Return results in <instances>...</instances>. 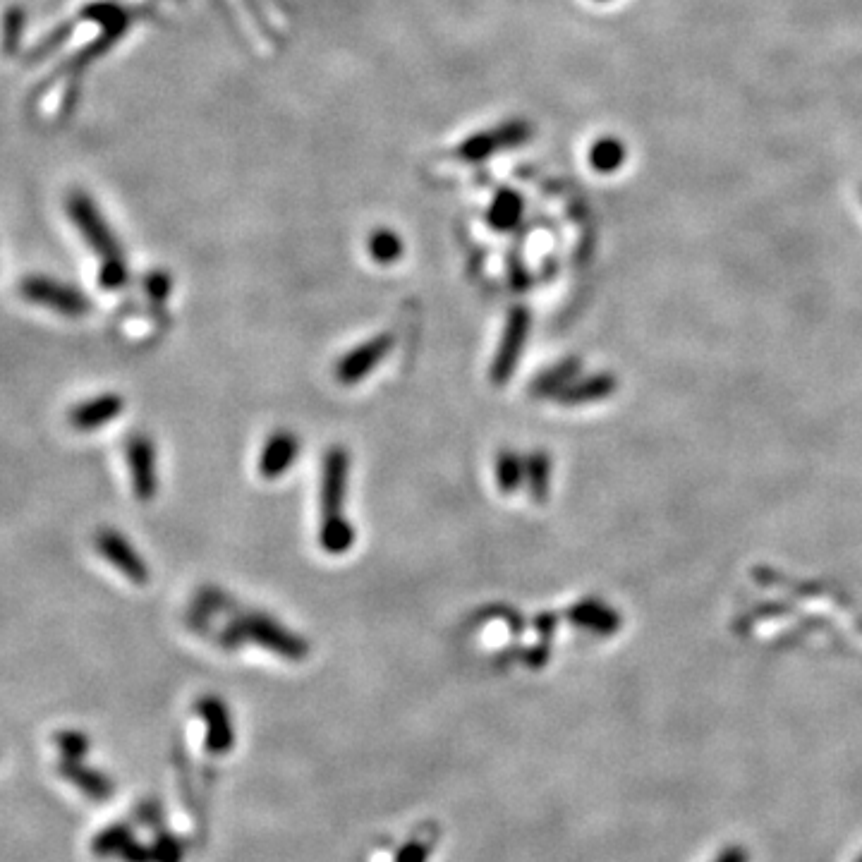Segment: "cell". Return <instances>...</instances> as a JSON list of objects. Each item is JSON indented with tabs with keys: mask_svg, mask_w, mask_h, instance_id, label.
I'll return each instance as SVG.
<instances>
[{
	"mask_svg": "<svg viewBox=\"0 0 862 862\" xmlns=\"http://www.w3.org/2000/svg\"><path fill=\"white\" fill-rule=\"evenodd\" d=\"M24 27H27V12L17 5L5 10L3 27H0V48H3L5 56H15L20 51Z\"/></svg>",
	"mask_w": 862,
	"mask_h": 862,
	"instance_id": "7402d4cb",
	"label": "cell"
},
{
	"mask_svg": "<svg viewBox=\"0 0 862 862\" xmlns=\"http://www.w3.org/2000/svg\"><path fill=\"white\" fill-rule=\"evenodd\" d=\"M613 388V381L609 376H590V379H582L575 381V384H568L563 388L561 393H558V400L566 405H575V403H587V400H597L604 398L606 393H609Z\"/></svg>",
	"mask_w": 862,
	"mask_h": 862,
	"instance_id": "e0dca14e",
	"label": "cell"
},
{
	"mask_svg": "<svg viewBox=\"0 0 862 862\" xmlns=\"http://www.w3.org/2000/svg\"><path fill=\"white\" fill-rule=\"evenodd\" d=\"M94 544L103 561H108L115 570H120L127 580L135 582V585H147V561H144L142 554L135 549V544H132L123 532L113 530V527H103V530L96 532Z\"/></svg>",
	"mask_w": 862,
	"mask_h": 862,
	"instance_id": "52a82bcc",
	"label": "cell"
},
{
	"mask_svg": "<svg viewBox=\"0 0 862 862\" xmlns=\"http://www.w3.org/2000/svg\"><path fill=\"white\" fill-rule=\"evenodd\" d=\"M72 32H75V22H63L58 24V27H53L51 32H48L44 39L39 41V44L29 48V53L24 56V63L34 65L39 63V60H46L51 53H56L58 48H63L68 44V39H72Z\"/></svg>",
	"mask_w": 862,
	"mask_h": 862,
	"instance_id": "603a6c76",
	"label": "cell"
},
{
	"mask_svg": "<svg viewBox=\"0 0 862 862\" xmlns=\"http://www.w3.org/2000/svg\"><path fill=\"white\" fill-rule=\"evenodd\" d=\"M716 862H748V853H745L743 848L731 846V848H726V851L721 853L719 858H716Z\"/></svg>",
	"mask_w": 862,
	"mask_h": 862,
	"instance_id": "4dcf8cb0",
	"label": "cell"
},
{
	"mask_svg": "<svg viewBox=\"0 0 862 862\" xmlns=\"http://www.w3.org/2000/svg\"><path fill=\"white\" fill-rule=\"evenodd\" d=\"M551 460L544 451H534L525 458V484L534 501H544L549 494Z\"/></svg>",
	"mask_w": 862,
	"mask_h": 862,
	"instance_id": "2e32d148",
	"label": "cell"
},
{
	"mask_svg": "<svg viewBox=\"0 0 862 862\" xmlns=\"http://www.w3.org/2000/svg\"><path fill=\"white\" fill-rule=\"evenodd\" d=\"M53 743L63 755V760H84L89 752V738L82 731H58L53 736Z\"/></svg>",
	"mask_w": 862,
	"mask_h": 862,
	"instance_id": "484cf974",
	"label": "cell"
},
{
	"mask_svg": "<svg viewBox=\"0 0 862 862\" xmlns=\"http://www.w3.org/2000/svg\"><path fill=\"white\" fill-rule=\"evenodd\" d=\"M530 312H527L525 307H515L511 309V314H508L506 321V329H503L499 350H496L494 362H491V384L494 386H503L508 379L515 374V369H518V362L522 357V350H525L527 343V333H530Z\"/></svg>",
	"mask_w": 862,
	"mask_h": 862,
	"instance_id": "5b68a950",
	"label": "cell"
},
{
	"mask_svg": "<svg viewBox=\"0 0 862 862\" xmlns=\"http://www.w3.org/2000/svg\"><path fill=\"white\" fill-rule=\"evenodd\" d=\"M132 829L127 827V824H111V827H106L99 834L94 836V841H91V853L99 855V858H108V855L115 853H123L127 843H132Z\"/></svg>",
	"mask_w": 862,
	"mask_h": 862,
	"instance_id": "44dd1931",
	"label": "cell"
},
{
	"mask_svg": "<svg viewBox=\"0 0 862 862\" xmlns=\"http://www.w3.org/2000/svg\"><path fill=\"white\" fill-rule=\"evenodd\" d=\"M580 362L578 360H566L561 364H556V367L546 369L544 374H539L537 379L532 381L530 391L534 396H556V393H561L563 388H566L570 381L575 379V374H578Z\"/></svg>",
	"mask_w": 862,
	"mask_h": 862,
	"instance_id": "9a60e30c",
	"label": "cell"
},
{
	"mask_svg": "<svg viewBox=\"0 0 862 862\" xmlns=\"http://www.w3.org/2000/svg\"><path fill=\"white\" fill-rule=\"evenodd\" d=\"M20 293L27 302H32L36 307L51 309V312L60 314V317L77 319L91 312L89 297L84 295L80 288H75V285L65 281H58V278L53 276L34 273V276L22 278Z\"/></svg>",
	"mask_w": 862,
	"mask_h": 862,
	"instance_id": "7a4b0ae2",
	"label": "cell"
},
{
	"mask_svg": "<svg viewBox=\"0 0 862 862\" xmlns=\"http://www.w3.org/2000/svg\"><path fill=\"white\" fill-rule=\"evenodd\" d=\"M58 772L91 800H108L113 795V781L99 769L82 764V760H63L58 764Z\"/></svg>",
	"mask_w": 862,
	"mask_h": 862,
	"instance_id": "4fadbf2b",
	"label": "cell"
},
{
	"mask_svg": "<svg viewBox=\"0 0 862 862\" xmlns=\"http://www.w3.org/2000/svg\"><path fill=\"white\" fill-rule=\"evenodd\" d=\"M396 345V338L391 333H379V336L369 338L367 343L357 345L348 355H343L336 364V379L345 386L357 384L364 376H369L379 367V362L388 357V352Z\"/></svg>",
	"mask_w": 862,
	"mask_h": 862,
	"instance_id": "ba28073f",
	"label": "cell"
},
{
	"mask_svg": "<svg viewBox=\"0 0 862 862\" xmlns=\"http://www.w3.org/2000/svg\"><path fill=\"white\" fill-rule=\"evenodd\" d=\"M532 130L527 123H520V120H515V123L503 125L501 130L487 132V135H477L472 139H467L463 144V156L470 161H479V159H487L494 149H506V147H515V144H522L525 139H530Z\"/></svg>",
	"mask_w": 862,
	"mask_h": 862,
	"instance_id": "7c38bea8",
	"label": "cell"
},
{
	"mask_svg": "<svg viewBox=\"0 0 862 862\" xmlns=\"http://www.w3.org/2000/svg\"><path fill=\"white\" fill-rule=\"evenodd\" d=\"M570 618L578 625H585V628L599 630V633H609V630L616 628V616H613L609 609H604L599 602L578 604L570 611Z\"/></svg>",
	"mask_w": 862,
	"mask_h": 862,
	"instance_id": "cb8c5ba5",
	"label": "cell"
},
{
	"mask_svg": "<svg viewBox=\"0 0 862 862\" xmlns=\"http://www.w3.org/2000/svg\"><path fill=\"white\" fill-rule=\"evenodd\" d=\"M858 862H862V858H860V860H858Z\"/></svg>",
	"mask_w": 862,
	"mask_h": 862,
	"instance_id": "1f68e13d",
	"label": "cell"
},
{
	"mask_svg": "<svg viewBox=\"0 0 862 862\" xmlns=\"http://www.w3.org/2000/svg\"><path fill=\"white\" fill-rule=\"evenodd\" d=\"M238 633L288 661H302L309 654V645L300 635L264 613H247L245 618H240Z\"/></svg>",
	"mask_w": 862,
	"mask_h": 862,
	"instance_id": "3957f363",
	"label": "cell"
},
{
	"mask_svg": "<svg viewBox=\"0 0 862 862\" xmlns=\"http://www.w3.org/2000/svg\"><path fill=\"white\" fill-rule=\"evenodd\" d=\"M151 851H154L156 862H180L182 860L180 841L173 839V836H168V834L159 836L154 846H151Z\"/></svg>",
	"mask_w": 862,
	"mask_h": 862,
	"instance_id": "4316f807",
	"label": "cell"
},
{
	"mask_svg": "<svg viewBox=\"0 0 862 862\" xmlns=\"http://www.w3.org/2000/svg\"><path fill=\"white\" fill-rule=\"evenodd\" d=\"M319 544L326 554L341 556L355 544V527L345 515L338 518H321L319 525Z\"/></svg>",
	"mask_w": 862,
	"mask_h": 862,
	"instance_id": "5bb4252c",
	"label": "cell"
},
{
	"mask_svg": "<svg viewBox=\"0 0 862 862\" xmlns=\"http://www.w3.org/2000/svg\"><path fill=\"white\" fill-rule=\"evenodd\" d=\"M125 410V398L120 393H101V396L87 398L77 403L68 412V422L77 431H96L106 424L118 420Z\"/></svg>",
	"mask_w": 862,
	"mask_h": 862,
	"instance_id": "9c48e42d",
	"label": "cell"
},
{
	"mask_svg": "<svg viewBox=\"0 0 862 862\" xmlns=\"http://www.w3.org/2000/svg\"><path fill=\"white\" fill-rule=\"evenodd\" d=\"M125 460L130 470L132 491L139 501L149 503L159 494V453L147 434H132L125 443Z\"/></svg>",
	"mask_w": 862,
	"mask_h": 862,
	"instance_id": "277c9868",
	"label": "cell"
},
{
	"mask_svg": "<svg viewBox=\"0 0 862 862\" xmlns=\"http://www.w3.org/2000/svg\"><path fill=\"white\" fill-rule=\"evenodd\" d=\"M197 712L206 726V750L214 752V755H223L233 748V716H230L226 702L216 695H206L197 702Z\"/></svg>",
	"mask_w": 862,
	"mask_h": 862,
	"instance_id": "30bf717a",
	"label": "cell"
},
{
	"mask_svg": "<svg viewBox=\"0 0 862 862\" xmlns=\"http://www.w3.org/2000/svg\"><path fill=\"white\" fill-rule=\"evenodd\" d=\"M625 161V147L621 139L616 137H604L599 142L592 144L590 149V163L592 168H597L599 173H613L623 166Z\"/></svg>",
	"mask_w": 862,
	"mask_h": 862,
	"instance_id": "d6986e66",
	"label": "cell"
},
{
	"mask_svg": "<svg viewBox=\"0 0 862 862\" xmlns=\"http://www.w3.org/2000/svg\"><path fill=\"white\" fill-rule=\"evenodd\" d=\"M300 455V439L288 429L273 431L259 453V475L264 479H278L295 465Z\"/></svg>",
	"mask_w": 862,
	"mask_h": 862,
	"instance_id": "8fae6325",
	"label": "cell"
},
{
	"mask_svg": "<svg viewBox=\"0 0 862 862\" xmlns=\"http://www.w3.org/2000/svg\"><path fill=\"white\" fill-rule=\"evenodd\" d=\"M120 858H123L125 862H156L154 851H151V848H147V846H142V843H137V841L127 843L125 851L120 853Z\"/></svg>",
	"mask_w": 862,
	"mask_h": 862,
	"instance_id": "f1b7e54d",
	"label": "cell"
},
{
	"mask_svg": "<svg viewBox=\"0 0 862 862\" xmlns=\"http://www.w3.org/2000/svg\"><path fill=\"white\" fill-rule=\"evenodd\" d=\"M70 221L75 223V228L80 230L84 242L91 247V252L101 259V273L99 281L106 290H120L127 283V264L123 247H120L118 238L113 235L111 226L103 218L99 206L94 204V199L87 192L75 190L70 192L68 202Z\"/></svg>",
	"mask_w": 862,
	"mask_h": 862,
	"instance_id": "6da1fadb",
	"label": "cell"
},
{
	"mask_svg": "<svg viewBox=\"0 0 862 862\" xmlns=\"http://www.w3.org/2000/svg\"><path fill=\"white\" fill-rule=\"evenodd\" d=\"M350 479V453L343 446L326 451L321 463V518H338L343 515L345 496H348Z\"/></svg>",
	"mask_w": 862,
	"mask_h": 862,
	"instance_id": "8992f818",
	"label": "cell"
},
{
	"mask_svg": "<svg viewBox=\"0 0 862 862\" xmlns=\"http://www.w3.org/2000/svg\"><path fill=\"white\" fill-rule=\"evenodd\" d=\"M427 858H429V846H424L420 841H412L398 853L396 862H427Z\"/></svg>",
	"mask_w": 862,
	"mask_h": 862,
	"instance_id": "f546056e",
	"label": "cell"
},
{
	"mask_svg": "<svg viewBox=\"0 0 862 862\" xmlns=\"http://www.w3.org/2000/svg\"><path fill=\"white\" fill-rule=\"evenodd\" d=\"M522 482H525V458L506 448L496 455V487L503 494H513Z\"/></svg>",
	"mask_w": 862,
	"mask_h": 862,
	"instance_id": "ac0fdd59",
	"label": "cell"
},
{
	"mask_svg": "<svg viewBox=\"0 0 862 862\" xmlns=\"http://www.w3.org/2000/svg\"><path fill=\"white\" fill-rule=\"evenodd\" d=\"M369 252L379 264H393L403 254V242L391 230H376L369 238Z\"/></svg>",
	"mask_w": 862,
	"mask_h": 862,
	"instance_id": "d4e9b609",
	"label": "cell"
},
{
	"mask_svg": "<svg viewBox=\"0 0 862 862\" xmlns=\"http://www.w3.org/2000/svg\"><path fill=\"white\" fill-rule=\"evenodd\" d=\"M147 293L149 297H154V300H166L168 293H171V278H168V273L156 271L147 276Z\"/></svg>",
	"mask_w": 862,
	"mask_h": 862,
	"instance_id": "83f0119b",
	"label": "cell"
},
{
	"mask_svg": "<svg viewBox=\"0 0 862 862\" xmlns=\"http://www.w3.org/2000/svg\"><path fill=\"white\" fill-rule=\"evenodd\" d=\"M522 216V199L511 190H503L494 199L489 211V221L496 230H511Z\"/></svg>",
	"mask_w": 862,
	"mask_h": 862,
	"instance_id": "ffe728a7",
	"label": "cell"
}]
</instances>
